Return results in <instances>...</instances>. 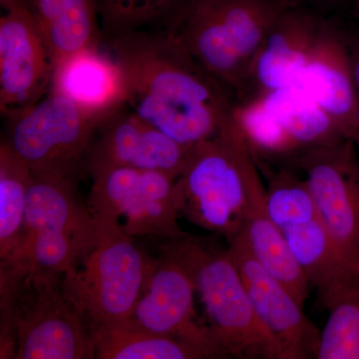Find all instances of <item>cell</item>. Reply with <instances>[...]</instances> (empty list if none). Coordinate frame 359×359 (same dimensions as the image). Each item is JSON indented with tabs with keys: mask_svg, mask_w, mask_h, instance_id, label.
<instances>
[{
	"mask_svg": "<svg viewBox=\"0 0 359 359\" xmlns=\"http://www.w3.org/2000/svg\"><path fill=\"white\" fill-rule=\"evenodd\" d=\"M318 292L328 318L316 358L359 359V271H347Z\"/></svg>",
	"mask_w": 359,
	"mask_h": 359,
	"instance_id": "cell-20",
	"label": "cell"
},
{
	"mask_svg": "<svg viewBox=\"0 0 359 359\" xmlns=\"http://www.w3.org/2000/svg\"><path fill=\"white\" fill-rule=\"evenodd\" d=\"M159 249L192 278L208 327L226 358L283 359L280 344L257 316L228 249L188 233L161 240Z\"/></svg>",
	"mask_w": 359,
	"mask_h": 359,
	"instance_id": "cell-3",
	"label": "cell"
},
{
	"mask_svg": "<svg viewBox=\"0 0 359 359\" xmlns=\"http://www.w3.org/2000/svg\"><path fill=\"white\" fill-rule=\"evenodd\" d=\"M33 179L30 168L6 140L0 144V259L11 256L25 226L28 191Z\"/></svg>",
	"mask_w": 359,
	"mask_h": 359,
	"instance_id": "cell-23",
	"label": "cell"
},
{
	"mask_svg": "<svg viewBox=\"0 0 359 359\" xmlns=\"http://www.w3.org/2000/svg\"><path fill=\"white\" fill-rule=\"evenodd\" d=\"M77 181L33 175L20 245L0 262L65 275L92 247L99 226L78 193Z\"/></svg>",
	"mask_w": 359,
	"mask_h": 359,
	"instance_id": "cell-5",
	"label": "cell"
},
{
	"mask_svg": "<svg viewBox=\"0 0 359 359\" xmlns=\"http://www.w3.org/2000/svg\"><path fill=\"white\" fill-rule=\"evenodd\" d=\"M191 151L192 148L174 141L124 105L99 123L85 159L84 172L128 167L162 172L177 179Z\"/></svg>",
	"mask_w": 359,
	"mask_h": 359,
	"instance_id": "cell-12",
	"label": "cell"
},
{
	"mask_svg": "<svg viewBox=\"0 0 359 359\" xmlns=\"http://www.w3.org/2000/svg\"><path fill=\"white\" fill-rule=\"evenodd\" d=\"M164 32L222 85L238 79L264 39L252 14L229 0H188Z\"/></svg>",
	"mask_w": 359,
	"mask_h": 359,
	"instance_id": "cell-9",
	"label": "cell"
},
{
	"mask_svg": "<svg viewBox=\"0 0 359 359\" xmlns=\"http://www.w3.org/2000/svg\"><path fill=\"white\" fill-rule=\"evenodd\" d=\"M88 174L92 186L87 205L97 223L130 238L171 240L187 235L178 224L173 177L128 167L104 168Z\"/></svg>",
	"mask_w": 359,
	"mask_h": 359,
	"instance_id": "cell-8",
	"label": "cell"
},
{
	"mask_svg": "<svg viewBox=\"0 0 359 359\" xmlns=\"http://www.w3.org/2000/svg\"><path fill=\"white\" fill-rule=\"evenodd\" d=\"M187 0H96L103 37L164 30Z\"/></svg>",
	"mask_w": 359,
	"mask_h": 359,
	"instance_id": "cell-24",
	"label": "cell"
},
{
	"mask_svg": "<svg viewBox=\"0 0 359 359\" xmlns=\"http://www.w3.org/2000/svg\"><path fill=\"white\" fill-rule=\"evenodd\" d=\"M351 61L356 93L355 123H354L353 141L355 146L359 148V50L354 53L353 57L351 58Z\"/></svg>",
	"mask_w": 359,
	"mask_h": 359,
	"instance_id": "cell-28",
	"label": "cell"
},
{
	"mask_svg": "<svg viewBox=\"0 0 359 359\" xmlns=\"http://www.w3.org/2000/svg\"><path fill=\"white\" fill-rule=\"evenodd\" d=\"M98 226L95 243L63 275L65 292L88 328L131 316L151 268L133 238Z\"/></svg>",
	"mask_w": 359,
	"mask_h": 359,
	"instance_id": "cell-6",
	"label": "cell"
},
{
	"mask_svg": "<svg viewBox=\"0 0 359 359\" xmlns=\"http://www.w3.org/2000/svg\"><path fill=\"white\" fill-rule=\"evenodd\" d=\"M54 65L27 4L0 18V112L18 114L50 91Z\"/></svg>",
	"mask_w": 359,
	"mask_h": 359,
	"instance_id": "cell-11",
	"label": "cell"
},
{
	"mask_svg": "<svg viewBox=\"0 0 359 359\" xmlns=\"http://www.w3.org/2000/svg\"><path fill=\"white\" fill-rule=\"evenodd\" d=\"M50 90L100 120L125 105L121 70L103 46L79 52L56 65Z\"/></svg>",
	"mask_w": 359,
	"mask_h": 359,
	"instance_id": "cell-15",
	"label": "cell"
},
{
	"mask_svg": "<svg viewBox=\"0 0 359 359\" xmlns=\"http://www.w3.org/2000/svg\"><path fill=\"white\" fill-rule=\"evenodd\" d=\"M309 59V54L292 43L287 35L273 33L257 52V78L269 91L294 86Z\"/></svg>",
	"mask_w": 359,
	"mask_h": 359,
	"instance_id": "cell-25",
	"label": "cell"
},
{
	"mask_svg": "<svg viewBox=\"0 0 359 359\" xmlns=\"http://www.w3.org/2000/svg\"><path fill=\"white\" fill-rule=\"evenodd\" d=\"M263 103L282 125L294 149L308 150L346 138L330 116L297 87L269 91Z\"/></svg>",
	"mask_w": 359,
	"mask_h": 359,
	"instance_id": "cell-21",
	"label": "cell"
},
{
	"mask_svg": "<svg viewBox=\"0 0 359 359\" xmlns=\"http://www.w3.org/2000/svg\"><path fill=\"white\" fill-rule=\"evenodd\" d=\"M269 218L280 230L320 216L306 181L287 173L273 177L266 188Z\"/></svg>",
	"mask_w": 359,
	"mask_h": 359,
	"instance_id": "cell-26",
	"label": "cell"
},
{
	"mask_svg": "<svg viewBox=\"0 0 359 359\" xmlns=\"http://www.w3.org/2000/svg\"><path fill=\"white\" fill-rule=\"evenodd\" d=\"M228 244L255 311L280 344L283 359L316 358L320 330L304 314V306L257 262L243 231Z\"/></svg>",
	"mask_w": 359,
	"mask_h": 359,
	"instance_id": "cell-13",
	"label": "cell"
},
{
	"mask_svg": "<svg viewBox=\"0 0 359 359\" xmlns=\"http://www.w3.org/2000/svg\"><path fill=\"white\" fill-rule=\"evenodd\" d=\"M4 139L35 176L79 179L102 120L69 99L49 91L42 100L6 118Z\"/></svg>",
	"mask_w": 359,
	"mask_h": 359,
	"instance_id": "cell-7",
	"label": "cell"
},
{
	"mask_svg": "<svg viewBox=\"0 0 359 359\" xmlns=\"http://www.w3.org/2000/svg\"><path fill=\"white\" fill-rule=\"evenodd\" d=\"M252 163L245 137L231 123L195 146L175 182L179 214L230 243L244 230Z\"/></svg>",
	"mask_w": 359,
	"mask_h": 359,
	"instance_id": "cell-4",
	"label": "cell"
},
{
	"mask_svg": "<svg viewBox=\"0 0 359 359\" xmlns=\"http://www.w3.org/2000/svg\"><path fill=\"white\" fill-rule=\"evenodd\" d=\"M231 116V121L254 145L273 153L294 150L282 125L261 101L243 110L238 116Z\"/></svg>",
	"mask_w": 359,
	"mask_h": 359,
	"instance_id": "cell-27",
	"label": "cell"
},
{
	"mask_svg": "<svg viewBox=\"0 0 359 359\" xmlns=\"http://www.w3.org/2000/svg\"><path fill=\"white\" fill-rule=\"evenodd\" d=\"M248 186L249 208L243 233L250 252L304 306L309 297L311 283L292 256L282 231L269 218L266 207V189L262 184L254 165L248 174Z\"/></svg>",
	"mask_w": 359,
	"mask_h": 359,
	"instance_id": "cell-16",
	"label": "cell"
},
{
	"mask_svg": "<svg viewBox=\"0 0 359 359\" xmlns=\"http://www.w3.org/2000/svg\"><path fill=\"white\" fill-rule=\"evenodd\" d=\"M54 67L79 52L102 46L96 0H27Z\"/></svg>",
	"mask_w": 359,
	"mask_h": 359,
	"instance_id": "cell-17",
	"label": "cell"
},
{
	"mask_svg": "<svg viewBox=\"0 0 359 359\" xmlns=\"http://www.w3.org/2000/svg\"><path fill=\"white\" fill-rule=\"evenodd\" d=\"M121 70L125 106L181 145L221 133L230 109L223 85L164 30L103 37Z\"/></svg>",
	"mask_w": 359,
	"mask_h": 359,
	"instance_id": "cell-1",
	"label": "cell"
},
{
	"mask_svg": "<svg viewBox=\"0 0 359 359\" xmlns=\"http://www.w3.org/2000/svg\"><path fill=\"white\" fill-rule=\"evenodd\" d=\"M100 359H200L204 354L183 340L161 334L133 316L89 327Z\"/></svg>",
	"mask_w": 359,
	"mask_h": 359,
	"instance_id": "cell-19",
	"label": "cell"
},
{
	"mask_svg": "<svg viewBox=\"0 0 359 359\" xmlns=\"http://www.w3.org/2000/svg\"><path fill=\"white\" fill-rule=\"evenodd\" d=\"M195 285L185 269L162 255L151 264L145 289L132 316L144 327L195 346L205 358H226L207 323L196 313Z\"/></svg>",
	"mask_w": 359,
	"mask_h": 359,
	"instance_id": "cell-14",
	"label": "cell"
},
{
	"mask_svg": "<svg viewBox=\"0 0 359 359\" xmlns=\"http://www.w3.org/2000/svg\"><path fill=\"white\" fill-rule=\"evenodd\" d=\"M351 139L304 151L299 166L321 221L347 266L359 271V159Z\"/></svg>",
	"mask_w": 359,
	"mask_h": 359,
	"instance_id": "cell-10",
	"label": "cell"
},
{
	"mask_svg": "<svg viewBox=\"0 0 359 359\" xmlns=\"http://www.w3.org/2000/svg\"><path fill=\"white\" fill-rule=\"evenodd\" d=\"M0 358H96L82 314L65 292L63 275L0 264Z\"/></svg>",
	"mask_w": 359,
	"mask_h": 359,
	"instance_id": "cell-2",
	"label": "cell"
},
{
	"mask_svg": "<svg viewBox=\"0 0 359 359\" xmlns=\"http://www.w3.org/2000/svg\"><path fill=\"white\" fill-rule=\"evenodd\" d=\"M0 4L4 11H8L14 7L25 6L27 4V0H0Z\"/></svg>",
	"mask_w": 359,
	"mask_h": 359,
	"instance_id": "cell-29",
	"label": "cell"
},
{
	"mask_svg": "<svg viewBox=\"0 0 359 359\" xmlns=\"http://www.w3.org/2000/svg\"><path fill=\"white\" fill-rule=\"evenodd\" d=\"M292 256L308 278L311 287L320 290L349 271L327 229L316 217L280 230Z\"/></svg>",
	"mask_w": 359,
	"mask_h": 359,
	"instance_id": "cell-22",
	"label": "cell"
},
{
	"mask_svg": "<svg viewBox=\"0 0 359 359\" xmlns=\"http://www.w3.org/2000/svg\"><path fill=\"white\" fill-rule=\"evenodd\" d=\"M294 86L330 116L342 136L353 140L356 93L351 58L339 48L328 52L327 59L311 57Z\"/></svg>",
	"mask_w": 359,
	"mask_h": 359,
	"instance_id": "cell-18",
	"label": "cell"
}]
</instances>
